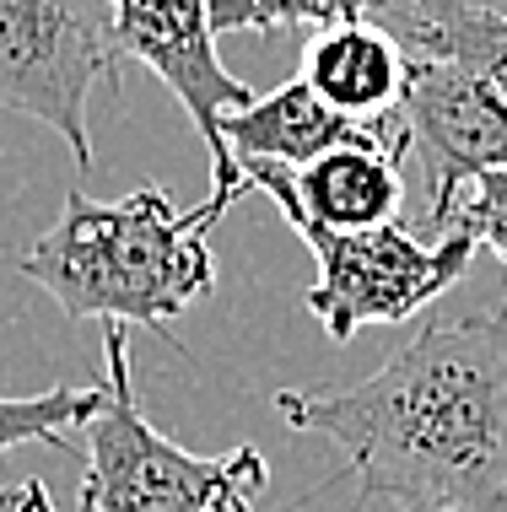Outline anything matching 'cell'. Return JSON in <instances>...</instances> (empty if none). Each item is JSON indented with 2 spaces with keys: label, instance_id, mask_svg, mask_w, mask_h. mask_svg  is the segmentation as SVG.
<instances>
[{
  "label": "cell",
  "instance_id": "6da1fadb",
  "mask_svg": "<svg viewBox=\"0 0 507 512\" xmlns=\"http://www.w3.org/2000/svg\"><path fill=\"white\" fill-rule=\"evenodd\" d=\"M276 410L340 448L351 512H507V297L421 324L362 383L281 389Z\"/></svg>",
  "mask_w": 507,
  "mask_h": 512
},
{
  "label": "cell",
  "instance_id": "7a4b0ae2",
  "mask_svg": "<svg viewBox=\"0 0 507 512\" xmlns=\"http://www.w3.org/2000/svg\"><path fill=\"white\" fill-rule=\"evenodd\" d=\"M44 286L65 318L141 324L168 335V318L216 286V259L205 227L173 211L168 189L141 184L125 200H92L71 189L60 221L17 265Z\"/></svg>",
  "mask_w": 507,
  "mask_h": 512
},
{
  "label": "cell",
  "instance_id": "3957f363",
  "mask_svg": "<svg viewBox=\"0 0 507 512\" xmlns=\"http://www.w3.org/2000/svg\"><path fill=\"white\" fill-rule=\"evenodd\" d=\"M130 324H103V399L76 426L81 512H254L270 486L259 448L189 453L146 421L130 383Z\"/></svg>",
  "mask_w": 507,
  "mask_h": 512
},
{
  "label": "cell",
  "instance_id": "277c9868",
  "mask_svg": "<svg viewBox=\"0 0 507 512\" xmlns=\"http://www.w3.org/2000/svg\"><path fill=\"white\" fill-rule=\"evenodd\" d=\"M108 0H0V108L49 124L92 168V92L119 87Z\"/></svg>",
  "mask_w": 507,
  "mask_h": 512
},
{
  "label": "cell",
  "instance_id": "5b68a950",
  "mask_svg": "<svg viewBox=\"0 0 507 512\" xmlns=\"http://www.w3.org/2000/svg\"><path fill=\"white\" fill-rule=\"evenodd\" d=\"M297 238L319 259V281L308 286V313L335 345H346L367 324H405L421 308H432L470 270L481 248V238L464 227H448L437 243H421L400 221H383L367 232L308 227Z\"/></svg>",
  "mask_w": 507,
  "mask_h": 512
},
{
  "label": "cell",
  "instance_id": "8992f818",
  "mask_svg": "<svg viewBox=\"0 0 507 512\" xmlns=\"http://www.w3.org/2000/svg\"><path fill=\"white\" fill-rule=\"evenodd\" d=\"M114 6V44L125 60H141L162 87L184 103V114L195 119L205 151H211V195L195 211L200 227L211 232L227 216V205L249 195L243 168L232 162L222 141V119L249 108L259 92L249 81H238L216 60V27H211V0H108Z\"/></svg>",
  "mask_w": 507,
  "mask_h": 512
},
{
  "label": "cell",
  "instance_id": "52a82bcc",
  "mask_svg": "<svg viewBox=\"0 0 507 512\" xmlns=\"http://www.w3.org/2000/svg\"><path fill=\"white\" fill-rule=\"evenodd\" d=\"M394 119L416 151L432 189V221L448 232L464 189L491 168H507V103L502 92L454 60L410 54Z\"/></svg>",
  "mask_w": 507,
  "mask_h": 512
},
{
  "label": "cell",
  "instance_id": "ba28073f",
  "mask_svg": "<svg viewBox=\"0 0 507 512\" xmlns=\"http://www.w3.org/2000/svg\"><path fill=\"white\" fill-rule=\"evenodd\" d=\"M405 157L410 141L378 146H335L324 157L286 168V162H238L243 184L276 200V211L292 221V232H367L400 216L405 200Z\"/></svg>",
  "mask_w": 507,
  "mask_h": 512
},
{
  "label": "cell",
  "instance_id": "9c48e42d",
  "mask_svg": "<svg viewBox=\"0 0 507 512\" xmlns=\"http://www.w3.org/2000/svg\"><path fill=\"white\" fill-rule=\"evenodd\" d=\"M222 141L232 151V162H286V168H303V162L324 157L335 146H378V141H405L400 119L383 124H362L335 114L303 76L286 81L276 92H259L249 108L222 119Z\"/></svg>",
  "mask_w": 507,
  "mask_h": 512
},
{
  "label": "cell",
  "instance_id": "30bf717a",
  "mask_svg": "<svg viewBox=\"0 0 507 512\" xmlns=\"http://www.w3.org/2000/svg\"><path fill=\"white\" fill-rule=\"evenodd\" d=\"M405 71H410V54L373 17L319 27L303 49V81L335 114L362 119V124H383L400 108Z\"/></svg>",
  "mask_w": 507,
  "mask_h": 512
},
{
  "label": "cell",
  "instance_id": "8fae6325",
  "mask_svg": "<svg viewBox=\"0 0 507 512\" xmlns=\"http://www.w3.org/2000/svg\"><path fill=\"white\" fill-rule=\"evenodd\" d=\"M373 22L389 27L405 54L454 60L491 81L507 103V17L475 6V0H383Z\"/></svg>",
  "mask_w": 507,
  "mask_h": 512
},
{
  "label": "cell",
  "instance_id": "7c38bea8",
  "mask_svg": "<svg viewBox=\"0 0 507 512\" xmlns=\"http://www.w3.org/2000/svg\"><path fill=\"white\" fill-rule=\"evenodd\" d=\"M103 383L92 389H44V394H0V453L49 442V448H76V426L98 410Z\"/></svg>",
  "mask_w": 507,
  "mask_h": 512
},
{
  "label": "cell",
  "instance_id": "4fadbf2b",
  "mask_svg": "<svg viewBox=\"0 0 507 512\" xmlns=\"http://www.w3.org/2000/svg\"><path fill=\"white\" fill-rule=\"evenodd\" d=\"M383 0H211L216 33H276V27H340L373 17Z\"/></svg>",
  "mask_w": 507,
  "mask_h": 512
},
{
  "label": "cell",
  "instance_id": "5bb4252c",
  "mask_svg": "<svg viewBox=\"0 0 507 512\" xmlns=\"http://www.w3.org/2000/svg\"><path fill=\"white\" fill-rule=\"evenodd\" d=\"M448 227H464L475 232L486 248H497V259L507 265V168H491L481 173L470 189H464V200L454 205V221Z\"/></svg>",
  "mask_w": 507,
  "mask_h": 512
},
{
  "label": "cell",
  "instance_id": "9a60e30c",
  "mask_svg": "<svg viewBox=\"0 0 507 512\" xmlns=\"http://www.w3.org/2000/svg\"><path fill=\"white\" fill-rule=\"evenodd\" d=\"M0 512H60L49 502V491H44V480H17V486H0Z\"/></svg>",
  "mask_w": 507,
  "mask_h": 512
},
{
  "label": "cell",
  "instance_id": "2e32d148",
  "mask_svg": "<svg viewBox=\"0 0 507 512\" xmlns=\"http://www.w3.org/2000/svg\"><path fill=\"white\" fill-rule=\"evenodd\" d=\"M475 6H486V11H497V17H507V0H475Z\"/></svg>",
  "mask_w": 507,
  "mask_h": 512
}]
</instances>
